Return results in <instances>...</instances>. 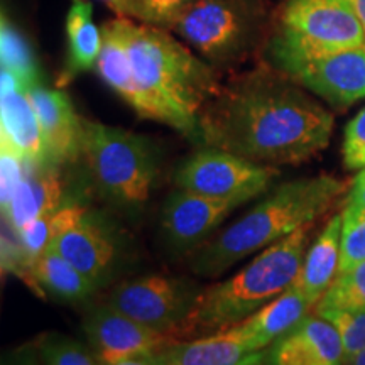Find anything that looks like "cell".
Wrapping results in <instances>:
<instances>
[{
  "mask_svg": "<svg viewBox=\"0 0 365 365\" xmlns=\"http://www.w3.org/2000/svg\"><path fill=\"white\" fill-rule=\"evenodd\" d=\"M29 98L38 115L49 166L80 161L83 158L85 118L76 113L70 97L65 91L38 83L29 88Z\"/></svg>",
  "mask_w": 365,
  "mask_h": 365,
  "instance_id": "5bb4252c",
  "label": "cell"
},
{
  "mask_svg": "<svg viewBox=\"0 0 365 365\" xmlns=\"http://www.w3.org/2000/svg\"><path fill=\"white\" fill-rule=\"evenodd\" d=\"M276 38L313 51L365 46L352 0H286Z\"/></svg>",
  "mask_w": 365,
  "mask_h": 365,
  "instance_id": "ba28073f",
  "label": "cell"
},
{
  "mask_svg": "<svg viewBox=\"0 0 365 365\" xmlns=\"http://www.w3.org/2000/svg\"><path fill=\"white\" fill-rule=\"evenodd\" d=\"M331 130V113L269 66L220 86L198 120V137L210 148L266 166L308 161L327 148Z\"/></svg>",
  "mask_w": 365,
  "mask_h": 365,
  "instance_id": "6da1fadb",
  "label": "cell"
},
{
  "mask_svg": "<svg viewBox=\"0 0 365 365\" xmlns=\"http://www.w3.org/2000/svg\"><path fill=\"white\" fill-rule=\"evenodd\" d=\"M38 349L44 365H100L97 355L85 345L63 335L44 336Z\"/></svg>",
  "mask_w": 365,
  "mask_h": 365,
  "instance_id": "4316f807",
  "label": "cell"
},
{
  "mask_svg": "<svg viewBox=\"0 0 365 365\" xmlns=\"http://www.w3.org/2000/svg\"><path fill=\"white\" fill-rule=\"evenodd\" d=\"M239 365H269V362H267L266 352H264V350H259V352L250 354L249 357Z\"/></svg>",
  "mask_w": 365,
  "mask_h": 365,
  "instance_id": "d590c367",
  "label": "cell"
},
{
  "mask_svg": "<svg viewBox=\"0 0 365 365\" xmlns=\"http://www.w3.org/2000/svg\"><path fill=\"white\" fill-rule=\"evenodd\" d=\"M16 365H41L38 355L31 350H24L16 357Z\"/></svg>",
  "mask_w": 365,
  "mask_h": 365,
  "instance_id": "e575fe53",
  "label": "cell"
},
{
  "mask_svg": "<svg viewBox=\"0 0 365 365\" xmlns=\"http://www.w3.org/2000/svg\"><path fill=\"white\" fill-rule=\"evenodd\" d=\"M312 225H304L261 250L244 269L200 291L193 308L173 336L185 341L247 319L293 284L307 254Z\"/></svg>",
  "mask_w": 365,
  "mask_h": 365,
  "instance_id": "277c9868",
  "label": "cell"
},
{
  "mask_svg": "<svg viewBox=\"0 0 365 365\" xmlns=\"http://www.w3.org/2000/svg\"><path fill=\"white\" fill-rule=\"evenodd\" d=\"M314 314L325 318L339 331L344 346V365L365 350V312L327 308L314 309Z\"/></svg>",
  "mask_w": 365,
  "mask_h": 365,
  "instance_id": "d4e9b609",
  "label": "cell"
},
{
  "mask_svg": "<svg viewBox=\"0 0 365 365\" xmlns=\"http://www.w3.org/2000/svg\"><path fill=\"white\" fill-rule=\"evenodd\" d=\"M31 161L22 158L17 150L9 148L7 144H2V154H0V205L2 212L12 202L14 195L24 180L27 170H29Z\"/></svg>",
  "mask_w": 365,
  "mask_h": 365,
  "instance_id": "83f0119b",
  "label": "cell"
},
{
  "mask_svg": "<svg viewBox=\"0 0 365 365\" xmlns=\"http://www.w3.org/2000/svg\"><path fill=\"white\" fill-rule=\"evenodd\" d=\"M346 185L319 175L282 182L244 217L203 242L191 255V269L202 277H218L242 259L261 252L325 215Z\"/></svg>",
  "mask_w": 365,
  "mask_h": 365,
  "instance_id": "3957f363",
  "label": "cell"
},
{
  "mask_svg": "<svg viewBox=\"0 0 365 365\" xmlns=\"http://www.w3.org/2000/svg\"><path fill=\"white\" fill-rule=\"evenodd\" d=\"M346 309L365 312V261L335 277L314 309Z\"/></svg>",
  "mask_w": 365,
  "mask_h": 365,
  "instance_id": "cb8c5ba5",
  "label": "cell"
},
{
  "mask_svg": "<svg viewBox=\"0 0 365 365\" xmlns=\"http://www.w3.org/2000/svg\"><path fill=\"white\" fill-rule=\"evenodd\" d=\"M341 247V215L330 218L317 240L304 254L303 264L293 284L317 304L339 276Z\"/></svg>",
  "mask_w": 365,
  "mask_h": 365,
  "instance_id": "d6986e66",
  "label": "cell"
},
{
  "mask_svg": "<svg viewBox=\"0 0 365 365\" xmlns=\"http://www.w3.org/2000/svg\"><path fill=\"white\" fill-rule=\"evenodd\" d=\"M365 261V212L344 208L341 212V247L339 274Z\"/></svg>",
  "mask_w": 365,
  "mask_h": 365,
  "instance_id": "484cf974",
  "label": "cell"
},
{
  "mask_svg": "<svg viewBox=\"0 0 365 365\" xmlns=\"http://www.w3.org/2000/svg\"><path fill=\"white\" fill-rule=\"evenodd\" d=\"M68 59L61 83L75 78L80 73L97 66L102 51L103 36L93 21V9L88 0H71L66 16Z\"/></svg>",
  "mask_w": 365,
  "mask_h": 365,
  "instance_id": "44dd1931",
  "label": "cell"
},
{
  "mask_svg": "<svg viewBox=\"0 0 365 365\" xmlns=\"http://www.w3.org/2000/svg\"><path fill=\"white\" fill-rule=\"evenodd\" d=\"M54 213V212H53ZM53 213L39 217L38 220L31 222L29 225L17 232V239L24 252L27 262H29L31 271H33L34 262L51 245L53 242Z\"/></svg>",
  "mask_w": 365,
  "mask_h": 365,
  "instance_id": "f1b7e54d",
  "label": "cell"
},
{
  "mask_svg": "<svg viewBox=\"0 0 365 365\" xmlns=\"http://www.w3.org/2000/svg\"><path fill=\"white\" fill-rule=\"evenodd\" d=\"M49 247L78 267L98 287L110 279L122 254L115 228L88 208L59 232Z\"/></svg>",
  "mask_w": 365,
  "mask_h": 365,
  "instance_id": "8fae6325",
  "label": "cell"
},
{
  "mask_svg": "<svg viewBox=\"0 0 365 365\" xmlns=\"http://www.w3.org/2000/svg\"><path fill=\"white\" fill-rule=\"evenodd\" d=\"M168 27L205 58L225 61L247 46L252 16L242 0H195Z\"/></svg>",
  "mask_w": 365,
  "mask_h": 365,
  "instance_id": "30bf717a",
  "label": "cell"
},
{
  "mask_svg": "<svg viewBox=\"0 0 365 365\" xmlns=\"http://www.w3.org/2000/svg\"><path fill=\"white\" fill-rule=\"evenodd\" d=\"M345 365H365V350L355 355L352 360H349Z\"/></svg>",
  "mask_w": 365,
  "mask_h": 365,
  "instance_id": "74e56055",
  "label": "cell"
},
{
  "mask_svg": "<svg viewBox=\"0 0 365 365\" xmlns=\"http://www.w3.org/2000/svg\"><path fill=\"white\" fill-rule=\"evenodd\" d=\"M244 205L240 200L212 198L178 188L168 196L161 213L163 234L176 250H191L207 242L223 220Z\"/></svg>",
  "mask_w": 365,
  "mask_h": 365,
  "instance_id": "4fadbf2b",
  "label": "cell"
},
{
  "mask_svg": "<svg viewBox=\"0 0 365 365\" xmlns=\"http://www.w3.org/2000/svg\"><path fill=\"white\" fill-rule=\"evenodd\" d=\"M341 158L346 170L365 168V108H362L345 127Z\"/></svg>",
  "mask_w": 365,
  "mask_h": 365,
  "instance_id": "f546056e",
  "label": "cell"
},
{
  "mask_svg": "<svg viewBox=\"0 0 365 365\" xmlns=\"http://www.w3.org/2000/svg\"><path fill=\"white\" fill-rule=\"evenodd\" d=\"M0 80H2V97H0L2 144L17 150L27 161L49 166L38 115L29 98V88L6 70H2Z\"/></svg>",
  "mask_w": 365,
  "mask_h": 365,
  "instance_id": "2e32d148",
  "label": "cell"
},
{
  "mask_svg": "<svg viewBox=\"0 0 365 365\" xmlns=\"http://www.w3.org/2000/svg\"><path fill=\"white\" fill-rule=\"evenodd\" d=\"M100 365H171L170 360L164 357L163 352L137 355V357H129L117 360V362H100Z\"/></svg>",
  "mask_w": 365,
  "mask_h": 365,
  "instance_id": "d6a6232c",
  "label": "cell"
},
{
  "mask_svg": "<svg viewBox=\"0 0 365 365\" xmlns=\"http://www.w3.org/2000/svg\"><path fill=\"white\" fill-rule=\"evenodd\" d=\"M103 2L120 16H137V0H103Z\"/></svg>",
  "mask_w": 365,
  "mask_h": 365,
  "instance_id": "836d02e7",
  "label": "cell"
},
{
  "mask_svg": "<svg viewBox=\"0 0 365 365\" xmlns=\"http://www.w3.org/2000/svg\"><path fill=\"white\" fill-rule=\"evenodd\" d=\"M345 208L365 212V168H362V170L359 171V175L355 176L352 186H350Z\"/></svg>",
  "mask_w": 365,
  "mask_h": 365,
  "instance_id": "1f68e13d",
  "label": "cell"
},
{
  "mask_svg": "<svg viewBox=\"0 0 365 365\" xmlns=\"http://www.w3.org/2000/svg\"><path fill=\"white\" fill-rule=\"evenodd\" d=\"M195 0H137V16L145 24L170 26Z\"/></svg>",
  "mask_w": 365,
  "mask_h": 365,
  "instance_id": "4dcf8cb0",
  "label": "cell"
},
{
  "mask_svg": "<svg viewBox=\"0 0 365 365\" xmlns=\"http://www.w3.org/2000/svg\"><path fill=\"white\" fill-rule=\"evenodd\" d=\"M198 294L200 289L188 279L149 274L117 284L105 303L153 330L173 336Z\"/></svg>",
  "mask_w": 365,
  "mask_h": 365,
  "instance_id": "9c48e42d",
  "label": "cell"
},
{
  "mask_svg": "<svg viewBox=\"0 0 365 365\" xmlns=\"http://www.w3.org/2000/svg\"><path fill=\"white\" fill-rule=\"evenodd\" d=\"M83 331L100 362H117V360L163 352L176 344L168 333H161L135 322L107 303L100 304L86 314Z\"/></svg>",
  "mask_w": 365,
  "mask_h": 365,
  "instance_id": "7c38bea8",
  "label": "cell"
},
{
  "mask_svg": "<svg viewBox=\"0 0 365 365\" xmlns=\"http://www.w3.org/2000/svg\"><path fill=\"white\" fill-rule=\"evenodd\" d=\"M137 86L135 112L198 135L203 107L220 90L215 73L164 29L118 17Z\"/></svg>",
  "mask_w": 365,
  "mask_h": 365,
  "instance_id": "7a4b0ae2",
  "label": "cell"
},
{
  "mask_svg": "<svg viewBox=\"0 0 365 365\" xmlns=\"http://www.w3.org/2000/svg\"><path fill=\"white\" fill-rule=\"evenodd\" d=\"M0 53H2V70L17 76L27 88H33L39 81V68L29 44L19 31L2 16L0 27Z\"/></svg>",
  "mask_w": 365,
  "mask_h": 365,
  "instance_id": "603a6c76",
  "label": "cell"
},
{
  "mask_svg": "<svg viewBox=\"0 0 365 365\" xmlns=\"http://www.w3.org/2000/svg\"><path fill=\"white\" fill-rule=\"evenodd\" d=\"M63 205V181L58 168L29 164L24 180L4 210V218L14 234L39 217L56 212Z\"/></svg>",
  "mask_w": 365,
  "mask_h": 365,
  "instance_id": "e0dca14e",
  "label": "cell"
},
{
  "mask_svg": "<svg viewBox=\"0 0 365 365\" xmlns=\"http://www.w3.org/2000/svg\"><path fill=\"white\" fill-rule=\"evenodd\" d=\"M254 354L240 328L234 325L185 341H176L163 350L171 365H239Z\"/></svg>",
  "mask_w": 365,
  "mask_h": 365,
  "instance_id": "ffe728a7",
  "label": "cell"
},
{
  "mask_svg": "<svg viewBox=\"0 0 365 365\" xmlns=\"http://www.w3.org/2000/svg\"><path fill=\"white\" fill-rule=\"evenodd\" d=\"M269 365H344L339 331L322 317H308L267 346Z\"/></svg>",
  "mask_w": 365,
  "mask_h": 365,
  "instance_id": "9a60e30c",
  "label": "cell"
},
{
  "mask_svg": "<svg viewBox=\"0 0 365 365\" xmlns=\"http://www.w3.org/2000/svg\"><path fill=\"white\" fill-rule=\"evenodd\" d=\"M277 176L279 171L274 166L210 148L186 159L178 168L175 182L178 188L193 193L247 203L266 193Z\"/></svg>",
  "mask_w": 365,
  "mask_h": 365,
  "instance_id": "52a82bcc",
  "label": "cell"
},
{
  "mask_svg": "<svg viewBox=\"0 0 365 365\" xmlns=\"http://www.w3.org/2000/svg\"><path fill=\"white\" fill-rule=\"evenodd\" d=\"M271 59L294 83L345 108L365 98V46L341 49H301L274 36Z\"/></svg>",
  "mask_w": 365,
  "mask_h": 365,
  "instance_id": "8992f818",
  "label": "cell"
},
{
  "mask_svg": "<svg viewBox=\"0 0 365 365\" xmlns=\"http://www.w3.org/2000/svg\"><path fill=\"white\" fill-rule=\"evenodd\" d=\"M29 284L43 287L54 298L75 303L90 298L98 289L88 276L51 247L46 249L34 262Z\"/></svg>",
  "mask_w": 365,
  "mask_h": 365,
  "instance_id": "7402d4cb",
  "label": "cell"
},
{
  "mask_svg": "<svg viewBox=\"0 0 365 365\" xmlns=\"http://www.w3.org/2000/svg\"><path fill=\"white\" fill-rule=\"evenodd\" d=\"M355 12H357L360 22H362V27L365 31V0H352Z\"/></svg>",
  "mask_w": 365,
  "mask_h": 365,
  "instance_id": "8d00e7d4",
  "label": "cell"
},
{
  "mask_svg": "<svg viewBox=\"0 0 365 365\" xmlns=\"http://www.w3.org/2000/svg\"><path fill=\"white\" fill-rule=\"evenodd\" d=\"M314 304L294 284L269 301L247 319L237 323L254 352L267 349L308 317Z\"/></svg>",
  "mask_w": 365,
  "mask_h": 365,
  "instance_id": "ac0fdd59",
  "label": "cell"
},
{
  "mask_svg": "<svg viewBox=\"0 0 365 365\" xmlns=\"http://www.w3.org/2000/svg\"><path fill=\"white\" fill-rule=\"evenodd\" d=\"M83 159L98 195L124 208L148 202L158 176V153L148 137L85 120Z\"/></svg>",
  "mask_w": 365,
  "mask_h": 365,
  "instance_id": "5b68a950",
  "label": "cell"
}]
</instances>
